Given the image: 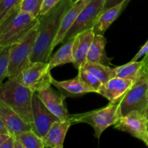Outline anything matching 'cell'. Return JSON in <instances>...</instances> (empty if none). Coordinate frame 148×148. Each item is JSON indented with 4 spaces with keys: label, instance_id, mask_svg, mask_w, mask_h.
<instances>
[{
    "label": "cell",
    "instance_id": "obj_1",
    "mask_svg": "<svg viewBox=\"0 0 148 148\" xmlns=\"http://www.w3.org/2000/svg\"><path fill=\"white\" fill-rule=\"evenodd\" d=\"M72 4L70 0H61L48 12L39 16L38 33L30 58L31 62H49L62 19Z\"/></svg>",
    "mask_w": 148,
    "mask_h": 148
},
{
    "label": "cell",
    "instance_id": "obj_2",
    "mask_svg": "<svg viewBox=\"0 0 148 148\" xmlns=\"http://www.w3.org/2000/svg\"><path fill=\"white\" fill-rule=\"evenodd\" d=\"M34 92L15 79L8 78L0 87V99L32 126V99Z\"/></svg>",
    "mask_w": 148,
    "mask_h": 148
},
{
    "label": "cell",
    "instance_id": "obj_3",
    "mask_svg": "<svg viewBox=\"0 0 148 148\" xmlns=\"http://www.w3.org/2000/svg\"><path fill=\"white\" fill-rule=\"evenodd\" d=\"M39 23L38 17L20 11L0 25V46L16 44Z\"/></svg>",
    "mask_w": 148,
    "mask_h": 148
},
{
    "label": "cell",
    "instance_id": "obj_4",
    "mask_svg": "<svg viewBox=\"0 0 148 148\" xmlns=\"http://www.w3.org/2000/svg\"><path fill=\"white\" fill-rule=\"evenodd\" d=\"M121 117L119 105L116 103H110L102 108L94 110L83 114L69 116L72 124L86 123L93 128L95 136L99 140L102 133L108 127L114 125Z\"/></svg>",
    "mask_w": 148,
    "mask_h": 148
},
{
    "label": "cell",
    "instance_id": "obj_5",
    "mask_svg": "<svg viewBox=\"0 0 148 148\" xmlns=\"http://www.w3.org/2000/svg\"><path fill=\"white\" fill-rule=\"evenodd\" d=\"M38 33L36 25L19 43L12 45L10 50L7 78L14 79L22 70L31 64L30 58Z\"/></svg>",
    "mask_w": 148,
    "mask_h": 148
},
{
    "label": "cell",
    "instance_id": "obj_6",
    "mask_svg": "<svg viewBox=\"0 0 148 148\" xmlns=\"http://www.w3.org/2000/svg\"><path fill=\"white\" fill-rule=\"evenodd\" d=\"M144 64V63H143ZM148 104V72L143 66V73L119 103L121 116L137 111L144 114Z\"/></svg>",
    "mask_w": 148,
    "mask_h": 148
},
{
    "label": "cell",
    "instance_id": "obj_7",
    "mask_svg": "<svg viewBox=\"0 0 148 148\" xmlns=\"http://www.w3.org/2000/svg\"><path fill=\"white\" fill-rule=\"evenodd\" d=\"M52 78L49 62H31L14 79L33 92H38L42 88L52 85Z\"/></svg>",
    "mask_w": 148,
    "mask_h": 148
},
{
    "label": "cell",
    "instance_id": "obj_8",
    "mask_svg": "<svg viewBox=\"0 0 148 148\" xmlns=\"http://www.w3.org/2000/svg\"><path fill=\"white\" fill-rule=\"evenodd\" d=\"M106 0H90L85 6L70 27L62 43L74 38L79 33L93 27L100 14L103 11Z\"/></svg>",
    "mask_w": 148,
    "mask_h": 148
},
{
    "label": "cell",
    "instance_id": "obj_9",
    "mask_svg": "<svg viewBox=\"0 0 148 148\" xmlns=\"http://www.w3.org/2000/svg\"><path fill=\"white\" fill-rule=\"evenodd\" d=\"M32 114L33 119L32 130L42 139L49 131L51 124L59 120L45 106L37 92H34L33 95Z\"/></svg>",
    "mask_w": 148,
    "mask_h": 148
},
{
    "label": "cell",
    "instance_id": "obj_10",
    "mask_svg": "<svg viewBox=\"0 0 148 148\" xmlns=\"http://www.w3.org/2000/svg\"><path fill=\"white\" fill-rule=\"evenodd\" d=\"M147 119L145 115L137 111H130L121 116L114 124V128L127 132L145 143L147 138Z\"/></svg>",
    "mask_w": 148,
    "mask_h": 148
},
{
    "label": "cell",
    "instance_id": "obj_11",
    "mask_svg": "<svg viewBox=\"0 0 148 148\" xmlns=\"http://www.w3.org/2000/svg\"><path fill=\"white\" fill-rule=\"evenodd\" d=\"M37 92L45 106L60 121L69 119L70 114H69L66 109L65 103L66 97L64 95L59 91L54 90L51 88V85L42 88Z\"/></svg>",
    "mask_w": 148,
    "mask_h": 148
},
{
    "label": "cell",
    "instance_id": "obj_12",
    "mask_svg": "<svg viewBox=\"0 0 148 148\" xmlns=\"http://www.w3.org/2000/svg\"><path fill=\"white\" fill-rule=\"evenodd\" d=\"M134 83L132 79L114 77L101 85L98 93L108 99L110 103H119Z\"/></svg>",
    "mask_w": 148,
    "mask_h": 148
},
{
    "label": "cell",
    "instance_id": "obj_13",
    "mask_svg": "<svg viewBox=\"0 0 148 148\" xmlns=\"http://www.w3.org/2000/svg\"><path fill=\"white\" fill-rule=\"evenodd\" d=\"M95 33L92 28L85 30L79 33L74 38L72 44L73 54V65L76 69H79L87 62L88 51L93 40Z\"/></svg>",
    "mask_w": 148,
    "mask_h": 148
},
{
    "label": "cell",
    "instance_id": "obj_14",
    "mask_svg": "<svg viewBox=\"0 0 148 148\" xmlns=\"http://www.w3.org/2000/svg\"><path fill=\"white\" fill-rule=\"evenodd\" d=\"M0 119L2 121L9 134L15 136L20 133L32 130V126L25 121L14 110L0 99Z\"/></svg>",
    "mask_w": 148,
    "mask_h": 148
},
{
    "label": "cell",
    "instance_id": "obj_15",
    "mask_svg": "<svg viewBox=\"0 0 148 148\" xmlns=\"http://www.w3.org/2000/svg\"><path fill=\"white\" fill-rule=\"evenodd\" d=\"M72 124L69 119L53 122L43 138L44 147L63 148L65 137Z\"/></svg>",
    "mask_w": 148,
    "mask_h": 148
},
{
    "label": "cell",
    "instance_id": "obj_16",
    "mask_svg": "<svg viewBox=\"0 0 148 148\" xmlns=\"http://www.w3.org/2000/svg\"><path fill=\"white\" fill-rule=\"evenodd\" d=\"M90 1V0H79L76 3L72 4L70 9L66 12V13L64 16L63 19H62L59 33H58L57 36H56V38L53 41V45H52V50H53L58 44L62 43V40H63L64 36H66L68 30L70 29L72 25L74 24L82 9Z\"/></svg>",
    "mask_w": 148,
    "mask_h": 148
},
{
    "label": "cell",
    "instance_id": "obj_17",
    "mask_svg": "<svg viewBox=\"0 0 148 148\" xmlns=\"http://www.w3.org/2000/svg\"><path fill=\"white\" fill-rule=\"evenodd\" d=\"M51 84L65 97H77L88 92H92V90L80 80L78 76L74 79L64 81H57L52 78Z\"/></svg>",
    "mask_w": 148,
    "mask_h": 148
},
{
    "label": "cell",
    "instance_id": "obj_18",
    "mask_svg": "<svg viewBox=\"0 0 148 148\" xmlns=\"http://www.w3.org/2000/svg\"><path fill=\"white\" fill-rule=\"evenodd\" d=\"M130 0H125L123 2L117 4V5L111 7L107 10H103L100 16L98 17L96 23L94 25L92 30L95 35H103L106 33L111 25L115 21L116 19L118 17L121 10L129 2Z\"/></svg>",
    "mask_w": 148,
    "mask_h": 148
},
{
    "label": "cell",
    "instance_id": "obj_19",
    "mask_svg": "<svg viewBox=\"0 0 148 148\" xmlns=\"http://www.w3.org/2000/svg\"><path fill=\"white\" fill-rule=\"evenodd\" d=\"M106 39L103 35H95L88 51L87 62L101 63L103 64H105L106 62L108 64V62H106L108 59L106 53Z\"/></svg>",
    "mask_w": 148,
    "mask_h": 148
},
{
    "label": "cell",
    "instance_id": "obj_20",
    "mask_svg": "<svg viewBox=\"0 0 148 148\" xmlns=\"http://www.w3.org/2000/svg\"><path fill=\"white\" fill-rule=\"evenodd\" d=\"M74 38L62 43L60 49L55 53L53 57L49 59V68L51 71L53 68L65 64H73V54H72V44Z\"/></svg>",
    "mask_w": 148,
    "mask_h": 148
},
{
    "label": "cell",
    "instance_id": "obj_21",
    "mask_svg": "<svg viewBox=\"0 0 148 148\" xmlns=\"http://www.w3.org/2000/svg\"><path fill=\"white\" fill-rule=\"evenodd\" d=\"M143 61L130 62L126 64L113 69L114 77L132 79L135 82L143 73Z\"/></svg>",
    "mask_w": 148,
    "mask_h": 148
},
{
    "label": "cell",
    "instance_id": "obj_22",
    "mask_svg": "<svg viewBox=\"0 0 148 148\" xmlns=\"http://www.w3.org/2000/svg\"><path fill=\"white\" fill-rule=\"evenodd\" d=\"M82 67L93 74L101 81L103 84L108 82L114 77V71L107 65L101 63L86 62Z\"/></svg>",
    "mask_w": 148,
    "mask_h": 148
},
{
    "label": "cell",
    "instance_id": "obj_23",
    "mask_svg": "<svg viewBox=\"0 0 148 148\" xmlns=\"http://www.w3.org/2000/svg\"><path fill=\"white\" fill-rule=\"evenodd\" d=\"M23 0H0V25L20 11Z\"/></svg>",
    "mask_w": 148,
    "mask_h": 148
},
{
    "label": "cell",
    "instance_id": "obj_24",
    "mask_svg": "<svg viewBox=\"0 0 148 148\" xmlns=\"http://www.w3.org/2000/svg\"><path fill=\"white\" fill-rule=\"evenodd\" d=\"M14 137L23 144L24 148H44L43 139L33 130L23 132Z\"/></svg>",
    "mask_w": 148,
    "mask_h": 148
},
{
    "label": "cell",
    "instance_id": "obj_25",
    "mask_svg": "<svg viewBox=\"0 0 148 148\" xmlns=\"http://www.w3.org/2000/svg\"><path fill=\"white\" fill-rule=\"evenodd\" d=\"M77 76L80 79V80L92 90V92L98 93L100 88L103 83L98 77L95 76L92 73L85 69L84 67H81L78 69Z\"/></svg>",
    "mask_w": 148,
    "mask_h": 148
},
{
    "label": "cell",
    "instance_id": "obj_26",
    "mask_svg": "<svg viewBox=\"0 0 148 148\" xmlns=\"http://www.w3.org/2000/svg\"><path fill=\"white\" fill-rule=\"evenodd\" d=\"M12 46V45L0 46V87L2 85L4 79L7 78L9 59Z\"/></svg>",
    "mask_w": 148,
    "mask_h": 148
},
{
    "label": "cell",
    "instance_id": "obj_27",
    "mask_svg": "<svg viewBox=\"0 0 148 148\" xmlns=\"http://www.w3.org/2000/svg\"><path fill=\"white\" fill-rule=\"evenodd\" d=\"M44 0H23L20 4V11L31 14L38 17L41 10Z\"/></svg>",
    "mask_w": 148,
    "mask_h": 148
},
{
    "label": "cell",
    "instance_id": "obj_28",
    "mask_svg": "<svg viewBox=\"0 0 148 148\" xmlns=\"http://www.w3.org/2000/svg\"><path fill=\"white\" fill-rule=\"evenodd\" d=\"M61 0H44L39 16H42L56 5ZM38 16V17H39Z\"/></svg>",
    "mask_w": 148,
    "mask_h": 148
},
{
    "label": "cell",
    "instance_id": "obj_29",
    "mask_svg": "<svg viewBox=\"0 0 148 148\" xmlns=\"http://www.w3.org/2000/svg\"><path fill=\"white\" fill-rule=\"evenodd\" d=\"M148 55V40L144 44V46L140 49V50L139 51L138 53L135 55V56L133 57V59H132L130 62H136V61H138L139 59L142 57H144V56H147Z\"/></svg>",
    "mask_w": 148,
    "mask_h": 148
},
{
    "label": "cell",
    "instance_id": "obj_30",
    "mask_svg": "<svg viewBox=\"0 0 148 148\" xmlns=\"http://www.w3.org/2000/svg\"><path fill=\"white\" fill-rule=\"evenodd\" d=\"M14 136L10 135L8 139L4 141L1 145L0 148H14Z\"/></svg>",
    "mask_w": 148,
    "mask_h": 148
},
{
    "label": "cell",
    "instance_id": "obj_31",
    "mask_svg": "<svg viewBox=\"0 0 148 148\" xmlns=\"http://www.w3.org/2000/svg\"><path fill=\"white\" fill-rule=\"evenodd\" d=\"M125 0H106L105 6H104L103 10H107V9L110 8L111 7H114V6L117 5V4H120V3L123 2Z\"/></svg>",
    "mask_w": 148,
    "mask_h": 148
},
{
    "label": "cell",
    "instance_id": "obj_32",
    "mask_svg": "<svg viewBox=\"0 0 148 148\" xmlns=\"http://www.w3.org/2000/svg\"><path fill=\"white\" fill-rule=\"evenodd\" d=\"M10 134H4V133H0V147H1V145L4 143L7 139H8L10 137Z\"/></svg>",
    "mask_w": 148,
    "mask_h": 148
},
{
    "label": "cell",
    "instance_id": "obj_33",
    "mask_svg": "<svg viewBox=\"0 0 148 148\" xmlns=\"http://www.w3.org/2000/svg\"><path fill=\"white\" fill-rule=\"evenodd\" d=\"M0 133H4V134H9V132L7 129L6 128L5 125L4 123L2 122L1 119H0Z\"/></svg>",
    "mask_w": 148,
    "mask_h": 148
},
{
    "label": "cell",
    "instance_id": "obj_34",
    "mask_svg": "<svg viewBox=\"0 0 148 148\" xmlns=\"http://www.w3.org/2000/svg\"><path fill=\"white\" fill-rule=\"evenodd\" d=\"M14 148H24L23 144L19 141L17 139L14 137Z\"/></svg>",
    "mask_w": 148,
    "mask_h": 148
},
{
    "label": "cell",
    "instance_id": "obj_35",
    "mask_svg": "<svg viewBox=\"0 0 148 148\" xmlns=\"http://www.w3.org/2000/svg\"><path fill=\"white\" fill-rule=\"evenodd\" d=\"M143 63H144L143 64H144L145 68L147 69V71L148 72V55L143 57Z\"/></svg>",
    "mask_w": 148,
    "mask_h": 148
},
{
    "label": "cell",
    "instance_id": "obj_36",
    "mask_svg": "<svg viewBox=\"0 0 148 148\" xmlns=\"http://www.w3.org/2000/svg\"><path fill=\"white\" fill-rule=\"evenodd\" d=\"M144 115H145V118L148 120V104H147V107H146V109H145V113H144Z\"/></svg>",
    "mask_w": 148,
    "mask_h": 148
},
{
    "label": "cell",
    "instance_id": "obj_37",
    "mask_svg": "<svg viewBox=\"0 0 148 148\" xmlns=\"http://www.w3.org/2000/svg\"><path fill=\"white\" fill-rule=\"evenodd\" d=\"M79 0H70V1L72 2V4H75V3H76L77 1H78Z\"/></svg>",
    "mask_w": 148,
    "mask_h": 148
},
{
    "label": "cell",
    "instance_id": "obj_38",
    "mask_svg": "<svg viewBox=\"0 0 148 148\" xmlns=\"http://www.w3.org/2000/svg\"><path fill=\"white\" fill-rule=\"evenodd\" d=\"M145 145H147V147H148V134H147V140H146V142H145Z\"/></svg>",
    "mask_w": 148,
    "mask_h": 148
},
{
    "label": "cell",
    "instance_id": "obj_39",
    "mask_svg": "<svg viewBox=\"0 0 148 148\" xmlns=\"http://www.w3.org/2000/svg\"><path fill=\"white\" fill-rule=\"evenodd\" d=\"M147 132H148V120H147Z\"/></svg>",
    "mask_w": 148,
    "mask_h": 148
}]
</instances>
